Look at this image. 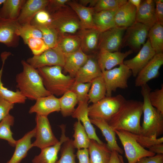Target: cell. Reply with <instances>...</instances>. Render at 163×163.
<instances>
[{
  "mask_svg": "<svg viewBox=\"0 0 163 163\" xmlns=\"http://www.w3.org/2000/svg\"><path fill=\"white\" fill-rule=\"evenodd\" d=\"M65 55L57 47L48 48L40 55L33 56L26 61L35 69L47 66H59L63 67Z\"/></svg>",
  "mask_w": 163,
  "mask_h": 163,
  "instance_id": "cell-10",
  "label": "cell"
},
{
  "mask_svg": "<svg viewBox=\"0 0 163 163\" xmlns=\"http://www.w3.org/2000/svg\"><path fill=\"white\" fill-rule=\"evenodd\" d=\"M141 87L143 119L140 135L156 139L163 133V114L151 104L149 98L151 89L147 84Z\"/></svg>",
  "mask_w": 163,
  "mask_h": 163,
  "instance_id": "cell-3",
  "label": "cell"
},
{
  "mask_svg": "<svg viewBox=\"0 0 163 163\" xmlns=\"http://www.w3.org/2000/svg\"><path fill=\"white\" fill-rule=\"evenodd\" d=\"M136 8L128 0L120 7L114 16L116 27L126 29L136 21Z\"/></svg>",
  "mask_w": 163,
  "mask_h": 163,
  "instance_id": "cell-22",
  "label": "cell"
},
{
  "mask_svg": "<svg viewBox=\"0 0 163 163\" xmlns=\"http://www.w3.org/2000/svg\"><path fill=\"white\" fill-rule=\"evenodd\" d=\"M155 10L154 0L142 1L136 11V21L145 25L150 29L157 23Z\"/></svg>",
  "mask_w": 163,
  "mask_h": 163,
  "instance_id": "cell-27",
  "label": "cell"
},
{
  "mask_svg": "<svg viewBox=\"0 0 163 163\" xmlns=\"http://www.w3.org/2000/svg\"><path fill=\"white\" fill-rule=\"evenodd\" d=\"M88 56L81 49L65 55L64 64L63 67L64 72L74 78L78 71L86 63Z\"/></svg>",
  "mask_w": 163,
  "mask_h": 163,
  "instance_id": "cell-24",
  "label": "cell"
},
{
  "mask_svg": "<svg viewBox=\"0 0 163 163\" xmlns=\"http://www.w3.org/2000/svg\"><path fill=\"white\" fill-rule=\"evenodd\" d=\"M132 75L131 70L124 64L118 67L102 72L106 88V97L112 96V92L118 88H127L128 80Z\"/></svg>",
  "mask_w": 163,
  "mask_h": 163,
  "instance_id": "cell-7",
  "label": "cell"
},
{
  "mask_svg": "<svg viewBox=\"0 0 163 163\" xmlns=\"http://www.w3.org/2000/svg\"><path fill=\"white\" fill-rule=\"evenodd\" d=\"M131 133L132 136L137 142L144 148H149L150 147L156 144L163 143V137L152 139L141 135H138Z\"/></svg>",
  "mask_w": 163,
  "mask_h": 163,
  "instance_id": "cell-47",
  "label": "cell"
},
{
  "mask_svg": "<svg viewBox=\"0 0 163 163\" xmlns=\"http://www.w3.org/2000/svg\"><path fill=\"white\" fill-rule=\"evenodd\" d=\"M126 100L121 94L114 97H106L88 106L89 117L102 119L108 123Z\"/></svg>",
  "mask_w": 163,
  "mask_h": 163,
  "instance_id": "cell-6",
  "label": "cell"
},
{
  "mask_svg": "<svg viewBox=\"0 0 163 163\" xmlns=\"http://www.w3.org/2000/svg\"><path fill=\"white\" fill-rule=\"evenodd\" d=\"M17 20L0 17V43L8 47H16L19 45V30L21 27Z\"/></svg>",
  "mask_w": 163,
  "mask_h": 163,
  "instance_id": "cell-13",
  "label": "cell"
},
{
  "mask_svg": "<svg viewBox=\"0 0 163 163\" xmlns=\"http://www.w3.org/2000/svg\"><path fill=\"white\" fill-rule=\"evenodd\" d=\"M57 47L65 55L74 52L82 48V41L79 34H69L59 37Z\"/></svg>",
  "mask_w": 163,
  "mask_h": 163,
  "instance_id": "cell-31",
  "label": "cell"
},
{
  "mask_svg": "<svg viewBox=\"0 0 163 163\" xmlns=\"http://www.w3.org/2000/svg\"><path fill=\"white\" fill-rule=\"evenodd\" d=\"M35 128L16 140L13 154L6 163H20L26 157L29 150L32 147L31 139L35 137Z\"/></svg>",
  "mask_w": 163,
  "mask_h": 163,
  "instance_id": "cell-25",
  "label": "cell"
},
{
  "mask_svg": "<svg viewBox=\"0 0 163 163\" xmlns=\"http://www.w3.org/2000/svg\"><path fill=\"white\" fill-rule=\"evenodd\" d=\"M3 68V66L0 70V96L8 102L14 104L25 103L27 98L18 90L14 91L9 90L3 86L1 79Z\"/></svg>",
  "mask_w": 163,
  "mask_h": 163,
  "instance_id": "cell-38",
  "label": "cell"
},
{
  "mask_svg": "<svg viewBox=\"0 0 163 163\" xmlns=\"http://www.w3.org/2000/svg\"><path fill=\"white\" fill-rule=\"evenodd\" d=\"M74 133L73 140L75 148L78 149H88L90 143V139L85 129L78 120L74 124Z\"/></svg>",
  "mask_w": 163,
  "mask_h": 163,
  "instance_id": "cell-36",
  "label": "cell"
},
{
  "mask_svg": "<svg viewBox=\"0 0 163 163\" xmlns=\"http://www.w3.org/2000/svg\"><path fill=\"white\" fill-rule=\"evenodd\" d=\"M119 157L121 163H125L123 159V156L120 155L119 154Z\"/></svg>",
  "mask_w": 163,
  "mask_h": 163,
  "instance_id": "cell-57",
  "label": "cell"
},
{
  "mask_svg": "<svg viewBox=\"0 0 163 163\" xmlns=\"http://www.w3.org/2000/svg\"><path fill=\"white\" fill-rule=\"evenodd\" d=\"M66 5L74 11L79 18L82 30L97 29L94 22L93 16L95 11L93 8L83 6L74 0H69Z\"/></svg>",
  "mask_w": 163,
  "mask_h": 163,
  "instance_id": "cell-23",
  "label": "cell"
},
{
  "mask_svg": "<svg viewBox=\"0 0 163 163\" xmlns=\"http://www.w3.org/2000/svg\"><path fill=\"white\" fill-rule=\"evenodd\" d=\"M60 111L64 117L72 115L75 110V107L78 101L77 97L72 91L69 90L59 98Z\"/></svg>",
  "mask_w": 163,
  "mask_h": 163,
  "instance_id": "cell-35",
  "label": "cell"
},
{
  "mask_svg": "<svg viewBox=\"0 0 163 163\" xmlns=\"http://www.w3.org/2000/svg\"><path fill=\"white\" fill-rule=\"evenodd\" d=\"M76 155L79 163H90L88 149H78Z\"/></svg>",
  "mask_w": 163,
  "mask_h": 163,
  "instance_id": "cell-52",
  "label": "cell"
},
{
  "mask_svg": "<svg viewBox=\"0 0 163 163\" xmlns=\"http://www.w3.org/2000/svg\"><path fill=\"white\" fill-rule=\"evenodd\" d=\"M75 149L72 139L64 142L60 149L61 157L56 163H76Z\"/></svg>",
  "mask_w": 163,
  "mask_h": 163,
  "instance_id": "cell-40",
  "label": "cell"
},
{
  "mask_svg": "<svg viewBox=\"0 0 163 163\" xmlns=\"http://www.w3.org/2000/svg\"><path fill=\"white\" fill-rule=\"evenodd\" d=\"M114 131L123 146L128 163H135L143 157L155 155L140 145L132 136L131 133L124 130Z\"/></svg>",
  "mask_w": 163,
  "mask_h": 163,
  "instance_id": "cell-8",
  "label": "cell"
},
{
  "mask_svg": "<svg viewBox=\"0 0 163 163\" xmlns=\"http://www.w3.org/2000/svg\"><path fill=\"white\" fill-rule=\"evenodd\" d=\"M37 28L41 32L42 39L49 48L56 46L60 36L53 28L49 24Z\"/></svg>",
  "mask_w": 163,
  "mask_h": 163,
  "instance_id": "cell-39",
  "label": "cell"
},
{
  "mask_svg": "<svg viewBox=\"0 0 163 163\" xmlns=\"http://www.w3.org/2000/svg\"><path fill=\"white\" fill-rule=\"evenodd\" d=\"M62 67L47 66L37 69L45 88L51 94L63 95L70 89L75 81L74 78L62 73Z\"/></svg>",
  "mask_w": 163,
  "mask_h": 163,
  "instance_id": "cell-4",
  "label": "cell"
},
{
  "mask_svg": "<svg viewBox=\"0 0 163 163\" xmlns=\"http://www.w3.org/2000/svg\"><path fill=\"white\" fill-rule=\"evenodd\" d=\"M102 75L97 57L89 56L86 63L79 69L74 77L75 81L83 83L91 82Z\"/></svg>",
  "mask_w": 163,
  "mask_h": 163,
  "instance_id": "cell-18",
  "label": "cell"
},
{
  "mask_svg": "<svg viewBox=\"0 0 163 163\" xmlns=\"http://www.w3.org/2000/svg\"></svg>",
  "mask_w": 163,
  "mask_h": 163,
  "instance_id": "cell-59",
  "label": "cell"
},
{
  "mask_svg": "<svg viewBox=\"0 0 163 163\" xmlns=\"http://www.w3.org/2000/svg\"><path fill=\"white\" fill-rule=\"evenodd\" d=\"M149 150L157 154H163V144H156L148 148Z\"/></svg>",
  "mask_w": 163,
  "mask_h": 163,
  "instance_id": "cell-53",
  "label": "cell"
},
{
  "mask_svg": "<svg viewBox=\"0 0 163 163\" xmlns=\"http://www.w3.org/2000/svg\"><path fill=\"white\" fill-rule=\"evenodd\" d=\"M149 29L145 25L136 21L126 29L122 45L129 46L133 51L139 50L145 43Z\"/></svg>",
  "mask_w": 163,
  "mask_h": 163,
  "instance_id": "cell-11",
  "label": "cell"
},
{
  "mask_svg": "<svg viewBox=\"0 0 163 163\" xmlns=\"http://www.w3.org/2000/svg\"><path fill=\"white\" fill-rule=\"evenodd\" d=\"M5 0H0V6L2 5Z\"/></svg>",
  "mask_w": 163,
  "mask_h": 163,
  "instance_id": "cell-58",
  "label": "cell"
},
{
  "mask_svg": "<svg viewBox=\"0 0 163 163\" xmlns=\"http://www.w3.org/2000/svg\"><path fill=\"white\" fill-rule=\"evenodd\" d=\"M35 104L30 109V113H36V114L48 116L54 112L60 111L59 98L50 95L38 98Z\"/></svg>",
  "mask_w": 163,
  "mask_h": 163,
  "instance_id": "cell-19",
  "label": "cell"
},
{
  "mask_svg": "<svg viewBox=\"0 0 163 163\" xmlns=\"http://www.w3.org/2000/svg\"><path fill=\"white\" fill-rule=\"evenodd\" d=\"M19 35L24 42L30 38L42 39L41 31L30 24L21 26L19 30Z\"/></svg>",
  "mask_w": 163,
  "mask_h": 163,
  "instance_id": "cell-43",
  "label": "cell"
},
{
  "mask_svg": "<svg viewBox=\"0 0 163 163\" xmlns=\"http://www.w3.org/2000/svg\"><path fill=\"white\" fill-rule=\"evenodd\" d=\"M90 163H109L112 151L107 144H101L96 141L90 139L88 148Z\"/></svg>",
  "mask_w": 163,
  "mask_h": 163,
  "instance_id": "cell-28",
  "label": "cell"
},
{
  "mask_svg": "<svg viewBox=\"0 0 163 163\" xmlns=\"http://www.w3.org/2000/svg\"><path fill=\"white\" fill-rule=\"evenodd\" d=\"M163 64V53L156 54L136 77L135 86L141 87L150 80L158 77Z\"/></svg>",
  "mask_w": 163,
  "mask_h": 163,
  "instance_id": "cell-15",
  "label": "cell"
},
{
  "mask_svg": "<svg viewBox=\"0 0 163 163\" xmlns=\"http://www.w3.org/2000/svg\"><path fill=\"white\" fill-rule=\"evenodd\" d=\"M14 104L0 96V122L9 114L10 111L14 108Z\"/></svg>",
  "mask_w": 163,
  "mask_h": 163,
  "instance_id": "cell-49",
  "label": "cell"
},
{
  "mask_svg": "<svg viewBox=\"0 0 163 163\" xmlns=\"http://www.w3.org/2000/svg\"><path fill=\"white\" fill-rule=\"evenodd\" d=\"M155 14L157 23L163 26V0H154Z\"/></svg>",
  "mask_w": 163,
  "mask_h": 163,
  "instance_id": "cell-50",
  "label": "cell"
},
{
  "mask_svg": "<svg viewBox=\"0 0 163 163\" xmlns=\"http://www.w3.org/2000/svg\"><path fill=\"white\" fill-rule=\"evenodd\" d=\"M51 15L49 24L56 31L59 36L78 34L82 30L79 18L68 5Z\"/></svg>",
  "mask_w": 163,
  "mask_h": 163,
  "instance_id": "cell-5",
  "label": "cell"
},
{
  "mask_svg": "<svg viewBox=\"0 0 163 163\" xmlns=\"http://www.w3.org/2000/svg\"><path fill=\"white\" fill-rule=\"evenodd\" d=\"M106 88L102 76L97 77L91 82L88 93V103H95L106 97Z\"/></svg>",
  "mask_w": 163,
  "mask_h": 163,
  "instance_id": "cell-33",
  "label": "cell"
},
{
  "mask_svg": "<svg viewBox=\"0 0 163 163\" xmlns=\"http://www.w3.org/2000/svg\"><path fill=\"white\" fill-rule=\"evenodd\" d=\"M133 51L131 50L125 52L117 51L110 52L101 50L97 56V62L102 72L109 70L117 65L123 64L124 59Z\"/></svg>",
  "mask_w": 163,
  "mask_h": 163,
  "instance_id": "cell-17",
  "label": "cell"
},
{
  "mask_svg": "<svg viewBox=\"0 0 163 163\" xmlns=\"http://www.w3.org/2000/svg\"><path fill=\"white\" fill-rule=\"evenodd\" d=\"M101 33L96 29H84L80 32L81 50L84 53H94L98 50Z\"/></svg>",
  "mask_w": 163,
  "mask_h": 163,
  "instance_id": "cell-29",
  "label": "cell"
},
{
  "mask_svg": "<svg viewBox=\"0 0 163 163\" xmlns=\"http://www.w3.org/2000/svg\"><path fill=\"white\" fill-rule=\"evenodd\" d=\"M49 0H27L23 5L17 19L21 26L30 24L35 15L40 11L45 9Z\"/></svg>",
  "mask_w": 163,
  "mask_h": 163,
  "instance_id": "cell-21",
  "label": "cell"
},
{
  "mask_svg": "<svg viewBox=\"0 0 163 163\" xmlns=\"http://www.w3.org/2000/svg\"><path fill=\"white\" fill-rule=\"evenodd\" d=\"M148 39L156 54L163 53V26L156 23L149 29Z\"/></svg>",
  "mask_w": 163,
  "mask_h": 163,
  "instance_id": "cell-34",
  "label": "cell"
},
{
  "mask_svg": "<svg viewBox=\"0 0 163 163\" xmlns=\"http://www.w3.org/2000/svg\"><path fill=\"white\" fill-rule=\"evenodd\" d=\"M69 0H49L48 3L45 9L50 14H52L67 6L66 3Z\"/></svg>",
  "mask_w": 163,
  "mask_h": 163,
  "instance_id": "cell-48",
  "label": "cell"
},
{
  "mask_svg": "<svg viewBox=\"0 0 163 163\" xmlns=\"http://www.w3.org/2000/svg\"><path fill=\"white\" fill-rule=\"evenodd\" d=\"M92 123L101 130L107 142V145L112 151H115L119 154H122L123 150L119 146L117 142L116 133L114 130L104 120L97 119H90Z\"/></svg>",
  "mask_w": 163,
  "mask_h": 163,
  "instance_id": "cell-26",
  "label": "cell"
},
{
  "mask_svg": "<svg viewBox=\"0 0 163 163\" xmlns=\"http://www.w3.org/2000/svg\"><path fill=\"white\" fill-rule=\"evenodd\" d=\"M91 86V82L83 83L75 81L70 90L76 95L78 103L88 101V93Z\"/></svg>",
  "mask_w": 163,
  "mask_h": 163,
  "instance_id": "cell-41",
  "label": "cell"
},
{
  "mask_svg": "<svg viewBox=\"0 0 163 163\" xmlns=\"http://www.w3.org/2000/svg\"><path fill=\"white\" fill-rule=\"evenodd\" d=\"M135 163H163V154H157L153 156L143 157Z\"/></svg>",
  "mask_w": 163,
  "mask_h": 163,
  "instance_id": "cell-51",
  "label": "cell"
},
{
  "mask_svg": "<svg viewBox=\"0 0 163 163\" xmlns=\"http://www.w3.org/2000/svg\"><path fill=\"white\" fill-rule=\"evenodd\" d=\"M24 42L28 46L34 56L40 55L49 48L42 39L30 38Z\"/></svg>",
  "mask_w": 163,
  "mask_h": 163,
  "instance_id": "cell-44",
  "label": "cell"
},
{
  "mask_svg": "<svg viewBox=\"0 0 163 163\" xmlns=\"http://www.w3.org/2000/svg\"><path fill=\"white\" fill-rule=\"evenodd\" d=\"M61 130V136L59 142L55 145L41 149L40 153L34 157L33 163H56L58 161V154L62 144L69 138L66 135V126H59Z\"/></svg>",
  "mask_w": 163,
  "mask_h": 163,
  "instance_id": "cell-16",
  "label": "cell"
},
{
  "mask_svg": "<svg viewBox=\"0 0 163 163\" xmlns=\"http://www.w3.org/2000/svg\"><path fill=\"white\" fill-rule=\"evenodd\" d=\"M149 98L151 104L163 114V85L160 89L150 91Z\"/></svg>",
  "mask_w": 163,
  "mask_h": 163,
  "instance_id": "cell-45",
  "label": "cell"
},
{
  "mask_svg": "<svg viewBox=\"0 0 163 163\" xmlns=\"http://www.w3.org/2000/svg\"><path fill=\"white\" fill-rule=\"evenodd\" d=\"M23 70L15 78L16 87L27 98L36 101L38 98L51 95L44 87L37 69L26 61L21 62Z\"/></svg>",
  "mask_w": 163,
  "mask_h": 163,
  "instance_id": "cell-2",
  "label": "cell"
},
{
  "mask_svg": "<svg viewBox=\"0 0 163 163\" xmlns=\"http://www.w3.org/2000/svg\"><path fill=\"white\" fill-rule=\"evenodd\" d=\"M156 54L148 39L137 54L132 59L124 61L123 64L131 70L133 76L136 77Z\"/></svg>",
  "mask_w": 163,
  "mask_h": 163,
  "instance_id": "cell-14",
  "label": "cell"
},
{
  "mask_svg": "<svg viewBox=\"0 0 163 163\" xmlns=\"http://www.w3.org/2000/svg\"><path fill=\"white\" fill-rule=\"evenodd\" d=\"M14 121V117L9 114L0 122V139L7 141L13 147L15 146L16 140L13 138L11 127L13 125Z\"/></svg>",
  "mask_w": 163,
  "mask_h": 163,
  "instance_id": "cell-37",
  "label": "cell"
},
{
  "mask_svg": "<svg viewBox=\"0 0 163 163\" xmlns=\"http://www.w3.org/2000/svg\"><path fill=\"white\" fill-rule=\"evenodd\" d=\"M51 14L45 9L39 11L31 21L30 24L36 27L50 24Z\"/></svg>",
  "mask_w": 163,
  "mask_h": 163,
  "instance_id": "cell-46",
  "label": "cell"
},
{
  "mask_svg": "<svg viewBox=\"0 0 163 163\" xmlns=\"http://www.w3.org/2000/svg\"><path fill=\"white\" fill-rule=\"evenodd\" d=\"M119 154L115 151H112L109 163H121L119 157Z\"/></svg>",
  "mask_w": 163,
  "mask_h": 163,
  "instance_id": "cell-54",
  "label": "cell"
},
{
  "mask_svg": "<svg viewBox=\"0 0 163 163\" xmlns=\"http://www.w3.org/2000/svg\"><path fill=\"white\" fill-rule=\"evenodd\" d=\"M128 1L136 8L137 10L139 8L142 2L141 0H129Z\"/></svg>",
  "mask_w": 163,
  "mask_h": 163,
  "instance_id": "cell-56",
  "label": "cell"
},
{
  "mask_svg": "<svg viewBox=\"0 0 163 163\" xmlns=\"http://www.w3.org/2000/svg\"><path fill=\"white\" fill-rule=\"evenodd\" d=\"M26 0H5L0 8V17L16 20L18 18Z\"/></svg>",
  "mask_w": 163,
  "mask_h": 163,
  "instance_id": "cell-32",
  "label": "cell"
},
{
  "mask_svg": "<svg viewBox=\"0 0 163 163\" xmlns=\"http://www.w3.org/2000/svg\"><path fill=\"white\" fill-rule=\"evenodd\" d=\"M96 2L97 0H81L77 1L80 4L85 6L89 4L88 7L91 8L94 7Z\"/></svg>",
  "mask_w": 163,
  "mask_h": 163,
  "instance_id": "cell-55",
  "label": "cell"
},
{
  "mask_svg": "<svg viewBox=\"0 0 163 163\" xmlns=\"http://www.w3.org/2000/svg\"><path fill=\"white\" fill-rule=\"evenodd\" d=\"M127 0H97L93 8L95 12L118 8L126 3Z\"/></svg>",
  "mask_w": 163,
  "mask_h": 163,
  "instance_id": "cell-42",
  "label": "cell"
},
{
  "mask_svg": "<svg viewBox=\"0 0 163 163\" xmlns=\"http://www.w3.org/2000/svg\"><path fill=\"white\" fill-rule=\"evenodd\" d=\"M88 101H85L78 102L77 107L71 116L82 122L90 139H93L99 144H103L104 142L97 136L95 129L90 121L88 116Z\"/></svg>",
  "mask_w": 163,
  "mask_h": 163,
  "instance_id": "cell-20",
  "label": "cell"
},
{
  "mask_svg": "<svg viewBox=\"0 0 163 163\" xmlns=\"http://www.w3.org/2000/svg\"><path fill=\"white\" fill-rule=\"evenodd\" d=\"M126 29L115 27L101 32L98 49L110 52L119 51Z\"/></svg>",
  "mask_w": 163,
  "mask_h": 163,
  "instance_id": "cell-12",
  "label": "cell"
},
{
  "mask_svg": "<svg viewBox=\"0 0 163 163\" xmlns=\"http://www.w3.org/2000/svg\"><path fill=\"white\" fill-rule=\"evenodd\" d=\"M143 102L126 100L118 112L108 122L114 130H124L140 135V119L142 112Z\"/></svg>",
  "mask_w": 163,
  "mask_h": 163,
  "instance_id": "cell-1",
  "label": "cell"
},
{
  "mask_svg": "<svg viewBox=\"0 0 163 163\" xmlns=\"http://www.w3.org/2000/svg\"><path fill=\"white\" fill-rule=\"evenodd\" d=\"M35 141L32 143V147L41 149L54 145L59 140L53 134L47 116L36 114L35 117Z\"/></svg>",
  "mask_w": 163,
  "mask_h": 163,
  "instance_id": "cell-9",
  "label": "cell"
},
{
  "mask_svg": "<svg viewBox=\"0 0 163 163\" xmlns=\"http://www.w3.org/2000/svg\"><path fill=\"white\" fill-rule=\"evenodd\" d=\"M118 8L94 12V23L96 28L101 32L116 27L114 16Z\"/></svg>",
  "mask_w": 163,
  "mask_h": 163,
  "instance_id": "cell-30",
  "label": "cell"
}]
</instances>
